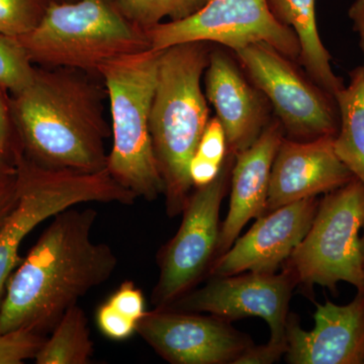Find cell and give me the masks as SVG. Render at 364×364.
Here are the masks:
<instances>
[{"label":"cell","mask_w":364,"mask_h":364,"mask_svg":"<svg viewBox=\"0 0 364 364\" xmlns=\"http://www.w3.org/2000/svg\"><path fill=\"white\" fill-rule=\"evenodd\" d=\"M315 326L306 331L299 318L287 321V363L361 364L364 363V291L347 305L316 303Z\"/></svg>","instance_id":"obj_16"},{"label":"cell","mask_w":364,"mask_h":364,"mask_svg":"<svg viewBox=\"0 0 364 364\" xmlns=\"http://www.w3.org/2000/svg\"><path fill=\"white\" fill-rule=\"evenodd\" d=\"M18 198L0 225V301L7 280L20 264V248L41 223L67 208L86 203L130 205L138 196L117 183L107 169L97 173L46 168L25 158H16Z\"/></svg>","instance_id":"obj_6"},{"label":"cell","mask_w":364,"mask_h":364,"mask_svg":"<svg viewBox=\"0 0 364 364\" xmlns=\"http://www.w3.org/2000/svg\"><path fill=\"white\" fill-rule=\"evenodd\" d=\"M213 45L188 42L160 52L150 134L170 218L182 214L191 195L189 165L210 119L202 78Z\"/></svg>","instance_id":"obj_3"},{"label":"cell","mask_w":364,"mask_h":364,"mask_svg":"<svg viewBox=\"0 0 364 364\" xmlns=\"http://www.w3.org/2000/svg\"><path fill=\"white\" fill-rule=\"evenodd\" d=\"M208 0H114L122 13L136 26L148 31L168 21L184 20L200 11Z\"/></svg>","instance_id":"obj_21"},{"label":"cell","mask_w":364,"mask_h":364,"mask_svg":"<svg viewBox=\"0 0 364 364\" xmlns=\"http://www.w3.org/2000/svg\"><path fill=\"white\" fill-rule=\"evenodd\" d=\"M234 53L251 82L267 98L289 139L309 141L337 135L336 100L301 73L296 61L265 43Z\"/></svg>","instance_id":"obj_8"},{"label":"cell","mask_w":364,"mask_h":364,"mask_svg":"<svg viewBox=\"0 0 364 364\" xmlns=\"http://www.w3.org/2000/svg\"><path fill=\"white\" fill-rule=\"evenodd\" d=\"M136 332L172 364H233L253 345L231 322L169 308L146 313Z\"/></svg>","instance_id":"obj_12"},{"label":"cell","mask_w":364,"mask_h":364,"mask_svg":"<svg viewBox=\"0 0 364 364\" xmlns=\"http://www.w3.org/2000/svg\"><path fill=\"white\" fill-rule=\"evenodd\" d=\"M364 226V186L356 177L326 193L308 233L284 269L296 284L327 287L335 293L344 282L364 291L360 231Z\"/></svg>","instance_id":"obj_7"},{"label":"cell","mask_w":364,"mask_h":364,"mask_svg":"<svg viewBox=\"0 0 364 364\" xmlns=\"http://www.w3.org/2000/svg\"><path fill=\"white\" fill-rule=\"evenodd\" d=\"M363 234L361 236L360 242H361V257H363V268L364 272V226H363Z\"/></svg>","instance_id":"obj_34"},{"label":"cell","mask_w":364,"mask_h":364,"mask_svg":"<svg viewBox=\"0 0 364 364\" xmlns=\"http://www.w3.org/2000/svg\"><path fill=\"white\" fill-rule=\"evenodd\" d=\"M353 30L358 33L359 45L364 55V0H354L348 9ZM363 70H364V65Z\"/></svg>","instance_id":"obj_32"},{"label":"cell","mask_w":364,"mask_h":364,"mask_svg":"<svg viewBox=\"0 0 364 364\" xmlns=\"http://www.w3.org/2000/svg\"></svg>","instance_id":"obj_36"},{"label":"cell","mask_w":364,"mask_h":364,"mask_svg":"<svg viewBox=\"0 0 364 364\" xmlns=\"http://www.w3.org/2000/svg\"><path fill=\"white\" fill-rule=\"evenodd\" d=\"M44 337L30 329H18L0 334V364H21L35 359Z\"/></svg>","instance_id":"obj_24"},{"label":"cell","mask_w":364,"mask_h":364,"mask_svg":"<svg viewBox=\"0 0 364 364\" xmlns=\"http://www.w3.org/2000/svg\"><path fill=\"white\" fill-rule=\"evenodd\" d=\"M205 97L222 124L229 154L248 149L272 121L269 102L251 82L238 60L214 47L205 71Z\"/></svg>","instance_id":"obj_14"},{"label":"cell","mask_w":364,"mask_h":364,"mask_svg":"<svg viewBox=\"0 0 364 364\" xmlns=\"http://www.w3.org/2000/svg\"><path fill=\"white\" fill-rule=\"evenodd\" d=\"M16 39L33 63L95 77L105 62L151 49L146 31L132 23L114 0H50L39 25Z\"/></svg>","instance_id":"obj_4"},{"label":"cell","mask_w":364,"mask_h":364,"mask_svg":"<svg viewBox=\"0 0 364 364\" xmlns=\"http://www.w3.org/2000/svg\"><path fill=\"white\" fill-rule=\"evenodd\" d=\"M151 49L162 51L188 42H207L236 52L265 43L298 63L296 33L277 20L267 0H208L184 20L164 21L146 31Z\"/></svg>","instance_id":"obj_10"},{"label":"cell","mask_w":364,"mask_h":364,"mask_svg":"<svg viewBox=\"0 0 364 364\" xmlns=\"http://www.w3.org/2000/svg\"><path fill=\"white\" fill-rule=\"evenodd\" d=\"M97 323L105 337L117 341L130 338L138 326L131 318L112 308L107 301L97 309Z\"/></svg>","instance_id":"obj_26"},{"label":"cell","mask_w":364,"mask_h":364,"mask_svg":"<svg viewBox=\"0 0 364 364\" xmlns=\"http://www.w3.org/2000/svg\"><path fill=\"white\" fill-rule=\"evenodd\" d=\"M4 90L0 88V165L6 167H16L11 165L9 161L11 155L16 157L18 150L14 149L11 145V104L7 102L4 97Z\"/></svg>","instance_id":"obj_28"},{"label":"cell","mask_w":364,"mask_h":364,"mask_svg":"<svg viewBox=\"0 0 364 364\" xmlns=\"http://www.w3.org/2000/svg\"><path fill=\"white\" fill-rule=\"evenodd\" d=\"M318 205L317 198H306L260 215L247 233L215 258L208 274L228 277L243 272L274 273L308 233Z\"/></svg>","instance_id":"obj_13"},{"label":"cell","mask_w":364,"mask_h":364,"mask_svg":"<svg viewBox=\"0 0 364 364\" xmlns=\"http://www.w3.org/2000/svg\"><path fill=\"white\" fill-rule=\"evenodd\" d=\"M107 301L136 324L147 313L142 291L130 280L123 282Z\"/></svg>","instance_id":"obj_25"},{"label":"cell","mask_w":364,"mask_h":364,"mask_svg":"<svg viewBox=\"0 0 364 364\" xmlns=\"http://www.w3.org/2000/svg\"><path fill=\"white\" fill-rule=\"evenodd\" d=\"M50 0H0V33L20 38L36 28Z\"/></svg>","instance_id":"obj_23"},{"label":"cell","mask_w":364,"mask_h":364,"mask_svg":"<svg viewBox=\"0 0 364 364\" xmlns=\"http://www.w3.org/2000/svg\"><path fill=\"white\" fill-rule=\"evenodd\" d=\"M16 171V167H6L0 165V182L9 178V177L13 176Z\"/></svg>","instance_id":"obj_33"},{"label":"cell","mask_w":364,"mask_h":364,"mask_svg":"<svg viewBox=\"0 0 364 364\" xmlns=\"http://www.w3.org/2000/svg\"><path fill=\"white\" fill-rule=\"evenodd\" d=\"M222 165L218 164L195 154L189 165V176L193 181V188H203L214 181L215 177L219 176Z\"/></svg>","instance_id":"obj_30"},{"label":"cell","mask_w":364,"mask_h":364,"mask_svg":"<svg viewBox=\"0 0 364 364\" xmlns=\"http://www.w3.org/2000/svg\"><path fill=\"white\" fill-rule=\"evenodd\" d=\"M36 71L20 41L0 33V88L18 95L33 82Z\"/></svg>","instance_id":"obj_22"},{"label":"cell","mask_w":364,"mask_h":364,"mask_svg":"<svg viewBox=\"0 0 364 364\" xmlns=\"http://www.w3.org/2000/svg\"><path fill=\"white\" fill-rule=\"evenodd\" d=\"M97 218L93 208L74 207L52 218L7 280L0 301V334L52 331L79 299L114 274L116 254L92 239Z\"/></svg>","instance_id":"obj_1"},{"label":"cell","mask_w":364,"mask_h":364,"mask_svg":"<svg viewBox=\"0 0 364 364\" xmlns=\"http://www.w3.org/2000/svg\"><path fill=\"white\" fill-rule=\"evenodd\" d=\"M287 346L284 345L267 344L251 345L239 356L233 364H270L279 361L284 353H287Z\"/></svg>","instance_id":"obj_29"},{"label":"cell","mask_w":364,"mask_h":364,"mask_svg":"<svg viewBox=\"0 0 364 364\" xmlns=\"http://www.w3.org/2000/svg\"><path fill=\"white\" fill-rule=\"evenodd\" d=\"M18 198L16 171L13 176L0 182V225L13 210Z\"/></svg>","instance_id":"obj_31"},{"label":"cell","mask_w":364,"mask_h":364,"mask_svg":"<svg viewBox=\"0 0 364 364\" xmlns=\"http://www.w3.org/2000/svg\"><path fill=\"white\" fill-rule=\"evenodd\" d=\"M273 16L296 33L301 53L298 63L306 75L335 97L344 87L343 79L336 76L331 65V55L326 49L318 30L317 0H267Z\"/></svg>","instance_id":"obj_18"},{"label":"cell","mask_w":364,"mask_h":364,"mask_svg":"<svg viewBox=\"0 0 364 364\" xmlns=\"http://www.w3.org/2000/svg\"><path fill=\"white\" fill-rule=\"evenodd\" d=\"M95 76L63 67L37 69L14 95L11 114L28 159L49 169L97 173L107 169V90Z\"/></svg>","instance_id":"obj_2"},{"label":"cell","mask_w":364,"mask_h":364,"mask_svg":"<svg viewBox=\"0 0 364 364\" xmlns=\"http://www.w3.org/2000/svg\"><path fill=\"white\" fill-rule=\"evenodd\" d=\"M234 161V155L227 153L215 181L191 193L178 231L160 249L159 277L151 296L156 308H166L188 293L210 269L217 255L220 210L231 183Z\"/></svg>","instance_id":"obj_9"},{"label":"cell","mask_w":364,"mask_h":364,"mask_svg":"<svg viewBox=\"0 0 364 364\" xmlns=\"http://www.w3.org/2000/svg\"><path fill=\"white\" fill-rule=\"evenodd\" d=\"M334 138L298 141L284 136L272 164L267 212L331 193L353 178L335 152Z\"/></svg>","instance_id":"obj_15"},{"label":"cell","mask_w":364,"mask_h":364,"mask_svg":"<svg viewBox=\"0 0 364 364\" xmlns=\"http://www.w3.org/2000/svg\"><path fill=\"white\" fill-rule=\"evenodd\" d=\"M340 114L334 138L337 156L364 186V70L350 72V81L335 95Z\"/></svg>","instance_id":"obj_19"},{"label":"cell","mask_w":364,"mask_h":364,"mask_svg":"<svg viewBox=\"0 0 364 364\" xmlns=\"http://www.w3.org/2000/svg\"><path fill=\"white\" fill-rule=\"evenodd\" d=\"M296 286L293 275L284 269L282 273L243 272L210 277L205 287L191 289L166 308L182 312H207L228 322L259 317L269 326L270 343L287 346V321Z\"/></svg>","instance_id":"obj_11"},{"label":"cell","mask_w":364,"mask_h":364,"mask_svg":"<svg viewBox=\"0 0 364 364\" xmlns=\"http://www.w3.org/2000/svg\"><path fill=\"white\" fill-rule=\"evenodd\" d=\"M93 355V342L85 311L78 305L66 311L45 340L35 361L38 364H87Z\"/></svg>","instance_id":"obj_20"},{"label":"cell","mask_w":364,"mask_h":364,"mask_svg":"<svg viewBox=\"0 0 364 364\" xmlns=\"http://www.w3.org/2000/svg\"><path fill=\"white\" fill-rule=\"evenodd\" d=\"M284 136V129L275 117L248 149L235 155L230 208L221 227L215 257L233 245L251 219L267 212L272 164Z\"/></svg>","instance_id":"obj_17"},{"label":"cell","mask_w":364,"mask_h":364,"mask_svg":"<svg viewBox=\"0 0 364 364\" xmlns=\"http://www.w3.org/2000/svg\"><path fill=\"white\" fill-rule=\"evenodd\" d=\"M227 140L224 129L217 117L208 122L196 154L222 165L227 156Z\"/></svg>","instance_id":"obj_27"},{"label":"cell","mask_w":364,"mask_h":364,"mask_svg":"<svg viewBox=\"0 0 364 364\" xmlns=\"http://www.w3.org/2000/svg\"><path fill=\"white\" fill-rule=\"evenodd\" d=\"M51 1L69 2V1H75V0H51Z\"/></svg>","instance_id":"obj_35"},{"label":"cell","mask_w":364,"mask_h":364,"mask_svg":"<svg viewBox=\"0 0 364 364\" xmlns=\"http://www.w3.org/2000/svg\"><path fill=\"white\" fill-rule=\"evenodd\" d=\"M160 52L149 49L124 55L105 62L98 71L112 114L107 171L117 183L147 200L164 193L150 134Z\"/></svg>","instance_id":"obj_5"}]
</instances>
